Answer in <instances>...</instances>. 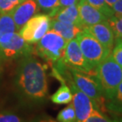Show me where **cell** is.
<instances>
[{
    "label": "cell",
    "mask_w": 122,
    "mask_h": 122,
    "mask_svg": "<svg viewBox=\"0 0 122 122\" xmlns=\"http://www.w3.org/2000/svg\"><path fill=\"white\" fill-rule=\"evenodd\" d=\"M33 54L21 57L16 69L15 85L25 98L39 102L48 95V80L45 66Z\"/></svg>",
    "instance_id": "obj_1"
},
{
    "label": "cell",
    "mask_w": 122,
    "mask_h": 122,
    "mask_svg": "<svg viewBox=\"0 0 122 122\" xmlns=\"http://www.w3.org/2000/svg\"><path fill=\"white\" fill-rule=\"evenodd\" d=\"M97 78L107 101L113 97L122 81V67L116 62L111 53L97 67Z\"/></svg>",
    "instance_id": "obj_2"
},
{
    "label": "cell",
    "mask_w": 122,
    "mask_h": 122,
    "mask_svg": "<svg viewBox=\"0 0 122 122\" xmlns=\"http://www.w3.org/2000/svg\"><path fill=\"white\" fill-rule=\"evenodd\" d=\"M67 42L59 33L49 30L36 43L34 52L48 62L56 63L63 59Z\"/></svg>",
    "instance_id": "obj_3"
},
{
    "label": "cell",
    "mask_w": 122,
    "mask_h": 122,
    "mask_svg": "<svg viewBox=\"0 0 122 122\" xmlns=\"http://www.w3.org/2000/svg\"><path fill=\"white\" fill-rule=\"evenodd\" d=\"M34 53V48L19 33H9L0 37V58L13 60Z\"/></svg>",
    "instance_id": "obj_4"
},
{
    "label": "cell",
    "mask_w": 122,
    "mask_h": 122,
    "mask_svg": "<svg viewBox=\"0 0 122 122\" xmlns=\"http://www.w3.org/2000/svg\"><path fill=\"white\" fill-rule=\"evenodd\" d=\"M75 38L84 57L94 69H97L100 63L111 53V51L105 48L98 41L84 30L80 32Z\"/></svg>",
    "instance_id": "obj_5"
},
{
    "label": "cell",
    "mask_w": 122,
    "mask_h": 122,
    "mask_svg": "<svg viewBox=\"0 0 122 122\" xmlns=\"http://www.w3.org/2000/svg\"><path fill=\"white\" fill-rule=\"evenodd\" d=\"M67 68L70 71L71 76L75 86L85 94H86L92 100L94 106L97 109H99V106L102 104L103 99L106 98L97 75H90L73 68Z\"/></svg>",
    "instance_id": "obj_6"
},
{
    "label": "cell",
    "mask_w": 122,
    "mask_h": 122,
    "mask_svg": "<svg viewBox=\"0 0 122 122\" xmlns=\"http://www.w3.org/2000/svg\"><path fill=\"white\" fill-rule=\"evenodd\" d=\"M51 20L48 14H35L19 30V34L26 42L36 44L50 30Z\"/></svg>",
    "instance_id": "obj_7"
},
{
    "label": "cell",
    "mask_w": 122,
    "mask_h": 122,
    "mask_svg": "<svg viewBox=\"0 0 122 122\" xmlns=\"http://www.w3.org/2000/svg\"><path fill=\"white\" fill-rule=\"evenodd\" d=\"M63 61L69 68L90 75H97V69L92 67L82 54L76 38L69 41L66 46Z\"/></svg>",
    "instance_id": "obj_8"
},
{
    "label": "cell",
    "mask_w": 122,
    "mask_h": 122,
    "mask_svg": "<svg viewBox=\"0 0 122 122\" xmlns=\"http://www.w3.org/2000/svg\"><path fill=\"white\" fill-rule=\"evenodd\" d=\"M70 88L72 92V105L76 114V121L85 122L94 109L92 100L75 86L73 80L70 82Z\"/></svg>",
    "instance_id": "obj_9"
},
{
    "label": "cell",
    "mask_w": 122,
    "mask_h": 122,
    "mask_svg": "<svg viewBox=\"0 0 122 122\" xmlns=\"http://www.w3.org/2000/svg\"><path fill=\"white\" fill-rule=\"evenodd\" d=\"M83 30L98 41L105 48L112 52L115 43V36L108 21L86 26Z\"/></svg>",
    "instance_id": "obj_10"
},
{
    "label": "cell",
    "mask_w": 122,
    "mask_h": 122,
    "mask_svg": "<svg viewBox=\"0 0 122 122\" xmlns=\"http://www.w3.org/2000/svg\"><path fill=\"white\" fill-rule=\"evenodd\" d=\"M38 10L39 6L36 0H24L10 13L19 30L32 17L37 13Z\"/></svg>",
    "instance_id": "obj_11"
},
{
    "label": "cell",
    "mask_w": 122,
    "mask_h": 122,
    "mask_svg": "<svg viewBox=\"0 0 122 122\" xmlns=\"http://www.w3.org/2000/svg\"><path fill=\"white\" fill-rule=\"evenodd\" d=\"M79 17L84 28L102 21H108V18L95 7L89 4L86 0H79L78 2Z\"/></svg>",
    "instance_id": "obj_12"
},
{
    "label": "cell",
    "mask_w": 122,
    "mask_h": 122,
    "mask_svg": "<svg viewBox=\"0 0 122 122\" xmlns=\"http://www.w3.org/2000/svg\"><path fill=\"white\" fill-rule=\"evenodd\" d=\"M50 30L55 31L63 36L66 41H69L76 37V36L83 29L71 23L63 22L54 18H52L50 24Z\"/></svg>",
    "instance_id": "obj_13"
},
{
    "label": "cell",
    "mask_w": 122,
    "mask_h": 122,
    "mask_svg": "<svg viewBox=\"0 0 122 122\" xmlns=\"http://www.w3.org/2000/svg\"><path fill=\"white\" fill-rule=\"evenodd\" d=\"M52 18L63 21V22L74 24L75 25L81 27L82 29H84V26L82 25L79 17L78 3L59 10Z\"/></svg>",
    "instance_id": "obj_14"
},
{
    "label": "cell",
    "mask_w": 122,
    "mask_h": 122,
    "mask_svg": "<svg viewBox=\"0 0 122 122\" xmlns=\"http://www.w3.org/2000/svg\"><path fill=\"white\" fill-rule=\"evenodd\" d=\"M61 82L60 88L51 96V100L57 105L68 104L72 100V92L64 81H61Z\"/></svg>",
    "instance_id": "obj_15"
},
{
    "label": "cell",
    "mask_w": 122,
    "mask_h": 122,
    "mask_svg": "<svg viewBox=\"0 0 122 122\" xmlns=\"http://www.w3.org/2000/svg\"><path fill=\"white\" fill-rule=\"evenodd\" d=\"M106 102V107L109 111L117 114H122V81L114 92L113 97Z\"/></svg>",
    "instance_id": "obj_16"
},
{
    "label": "cell",
    "mask_w": 122,
    "mask_h": 122,
    "mask_svg": "<svg viewBox=\"0 0 122 122\" xmlns=\"http://www.w3.org/2000/svg\"><path fill=\"white\" fill-rule=\"evenodd\" d=\"M18 31L10 13L0 14V37L9 33Z\"/></svg>",
    "instance_id": "obj_17"
},
{
    "label": "cell",
    "mask_w": 122,
    "mask_h": 122,
    "mask_svg": "<svg viewBox=\"0 0 122 122\" xmlns=\"http://www.w3.org/2000/svg\"><path fill=\"white\" fill-rule=\"evenodd\" d=\"M57 121L60 122H74L76 121V114L72 104H70L63 109L57 115Z\"/></svg>",
    "instance_id": "obj_18"
},
{
    "label": "cell",
    "mask_w": 122,
    "mask_h": 122,
    "mask_svg": "<svg viewBox=\"0 0 122 122\" xmlns=\"http://www.w3.org/2000/svg\"><path fill=\"white\" fill-rule=\"evenodd\" d=\"M86 1L89 4H91L92 6L95 7L99 11H101L108 18H111V17L114 15L113 9L106 3V0H86Z\"/></svg>",
    "instance_id": "obj_19"
},
{
    "label": "cell",
    "mask_w": 122,
    "mask_h": 122,
    "mask_svg": "<svg viewBox=\"0 0 122 122\" xmlns=\"http://www.w3.org/2000/svg\"><path fill=\"white\" fill-rule=\"evenodd\" d=\"M108 22L113 30L115 40L122 39V15H113L108 18Z\"/></svg>",
    "instance_id": "obj_20"
},
{
    "label": "cell",
    "mask_w": 122,
    "mask_h": 122,
    "mask_svg": "<svg viewBox=\"0 0 122 122\" xmlns=\"http://www.w3.org/2000/svg\"><path fill=\"white\" fill-rule=\"evenodd\" d=\"M39 8L48 12V15L52 18L58 7L59 0H36Z\"/></svg>",
    "instance_id": "obj_21"
},
{
    "label": "cell",
    "mask_w": 122,
    "mask_h": 122,
    "mask_svg": "<svg viewBox=\"0 0 122 122\" xmlns=\"http://www.w3.org/2000/svg\"><path fill=\"white\" fill-rule=\"evenodd\" d=\"M24 0H0V14L10 13Z\"/></svg>",
    "instance_id": "obj_22"
},
{
    "label": "cell",
    "mask_w": 122,
    "mask_h": 122,
    "mask_svg": "<svg viewBox=\"0 0 122 122\" xmlns=\"http://www.w3.org/2000/svg\"><path fill=\"white\" fill-rule=\"evenodd\" d=\"M111 55L116 62L122 67V39L115 40Z\"/></svg>",
    "instance_id": "obj_23"
},
{
    "label": "cell",
    "mask_w": 122,
    "mask_h": 122,
    "mask_svg": "<svg viewBox=\"0 0 122 122\" xmlns=\"http://www.w3.org/2000/svg\"><path fill=\"white\" fill-rule=\"evenodd\" d=\"M110 121V120L103 115L102 113H100L98 109H94L93 112L91 113L85 122H108Z\"/></svg>",
    "instance_id": "obj_24"
},
{
    "label": "cell",
    "mask_w": 122,
    "mask_h": 122,
    "mask_svg": "<svg viewBox=\"0 0 122 122\" xmlns=\"http://www.w3.org/2000/svg\"><path fill=\"white\" fill-rule=\"evenodd\" d=\"M22 120L10 112H2L0 113V122H20Z\"/></svg>",
    "instance_id": "obj_25"
},
{
    "label": "cell",
    "mask_w": 122,
    "mask_h": 122,
    "mask_svg": "<svg viewBox=\"0 0 122 122\" xmlns=\"http://www.w3.org/2000/svg\"><path fill=\"white\" fill-rule=\"evenodd\" d=\"M79 2V0H59V3H58V7L56 10L54 15L56 14V13L60 9H63L64 7H67V6H71V5H74V4H77L78 2ZM53 15V16H54Z\"/></svg>",
    "instance_id": "obj_26"
},
{
    "label": "cell",
    "mask_w": 122,
    "mask_h": 122,
    "mask_svg": "<svg viewBox=\"0 0 122 122\" xmlns=\"http://www.w3.org/2000/svg\"><path fill=\"white\" fill-rule=\"evenodd\" d=\"M112 9L114 12V15H122V0H117L113 5Z\"/></svg>",
    "instance_id": "obj_27"
},
{
    "label": "cell",
    "mask_w": 122,
    "mask_h": 122,
    "mask_svg": "<svg viewBox=\"0 0 122 122\" xmlns=\"http://www.w3.org/2000/svg\"><path fill=\"white\" fill-rule=\"evenodd\" d=\"M117 1V0H106V3L109 5V6H113V5L115 3V2Z\"/></svg>",
    "instance_id": "obj_28"
}]
</instances>
